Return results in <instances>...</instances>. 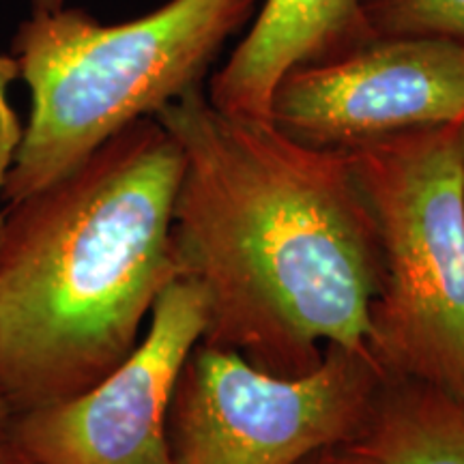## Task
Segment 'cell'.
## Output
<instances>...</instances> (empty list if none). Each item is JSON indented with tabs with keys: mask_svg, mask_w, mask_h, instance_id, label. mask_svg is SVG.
Returning a JSON list of instances; mask_svg holds the SVG:
<instances>
[{
	"mask_svg": "<svg viewBox=\"0 0 464 464\" xmlns=\"http://www.w3.org/2000/svg\"><path fill=\"white\" fill-rule=\"evenodd\" d=\"M11 150H14V149H11L9 144L0 142V183H3V174H5V170H7V166H9Z\"/></svg>",
	"mask_w": 464,
	"mask_h": 464,
	"instance_id": "9a60e30c",
	"label": "cell"
},
{
	"mask_svg": "<svg viewBox=\"0 0 464 464\" xmlns=\"http://www.w3.org/2000/svg\"><path fill=\"white\" fill-rule=\"evenodd\" d=\"M346 160L381 247L370 355L385 376L464 398L460 123L387 138Z\"/></svg>",
	"mask_w": 464,
	"mask_h": 464,
	"instance_id": "277c9868",
	"label": "cell"
},
{
	"mask_svg": "<svg viewBox=\"0 0 464 464\" xmlns=\"http://www.w3.org/2000/svg\"><path fill=\"white\" fill-rule=\"evenodd\" d=\"M385 372L370 351L324 348L312 372L284 379L239 353L198 342L170 409L174 464H299L334 450L368 420Z\"/></svg>",
	"mask_w": 464,
	"mask_h": 464,
	"instance_id": "5b68a950",
	"label": "cell"
},
{
	"mask_svg": "<svg viewBox=\"0 0 464 464\" xmlns=\"http://www.w3.org/2000/svg\"><path fill=\"white\" fill-rule=\"evenodd\" d=\"M460 158H462V174H464V119L460 121Z\"/></svg>",
	"mask_w": 464,
	"mask_h": 464,
	"instance_id": "2e32d148",
	"label": "cell"
},
{
	"mask_svg": "<svg viewBox=\"0 0 464 464\" xmlns=\"http://www.w3.org/2000/svg\"><path fill=\"white\" fill-rule=\"evenodd\" d=\"M153 116L183 150L172 256L205 299L202 342L284 379L327 346L368 351L381 247L346 153L226 114L200 84Z\"/></svg>",
	"mask_w": 464,
	"mask_h": 464,
	"instance_id": "6da1fadb",
	"label": "cell"
},
{
	"mask_svg": "<svg viewBox=\"0 0 464 464\" xmlns=\"http://www.w3.org/2000/svg\"><path fill=\"white\" fill-rule=\"evenodd\" d=\"M0 464H37V462H33L31 458L22 454L20 450H15L14 445L5 439V443L0 445Z\"/></svg>",
	"mask_w": 464,
	"mask_h": 464,
	"instance_id": "8fae6325",
	"label": "cell"
},
{
	"mask_svg": "<svg viewBox=\"0 0 464 464\" xmlns=\"http://www.w3.org/2000/svg\"><path fill=\"white\" fill-rule=\"evenodd\" d=\"M183 150L144 116L0 213V396L11 413L100 382L177 277Z\"/></svg>",
	"mask_w": 464,
	"mask_h": 464,
	"instance_id": "7a4b0ae2",
	"label": "cell"
},
{
	"mask_svg": "<svg viewBox=\"0 0 464 464\" xmlns=\"http://www.w3.org/2000/svg\"><path fill=\"white\" fill-rule=\"evenodd\" d=\"M256 0H168L121 24L80 9L33 14L11 52L31 116L0 183L7 205L54 183L127 125L177 100L216 61Z\"/></svg>",
	"mask_w": 464,
	"mask_h": 464,
	"instance_id": "3957f363",
	"label": "cell"
},
{
	"mask_svg": "<svg viewBox=\"0 0 464 464\" xmlns=\"http://www.w3.org/2000/svg\"><path fill=\"white\" fill-rule=\"evenodd\" d=\"M33 14H50L65 7V0H31Z\"/></svg>",
	"mask_w": 464,
	"mask_h": 464,
	"instance_id": "7c38bea8",
	"label": "cell"
},
{
	"mask_svg": "<svg viewBox=\"0 0 464 464\" xmlns=\"http://www.w3.org/2000/svg\"><path fill=\"white\" fill-rule=\"evenodd\" d=\"M299 464H335V462H334V458H332V451L324 450V451H318V454L307 456L305 460H301Z\"/></svg>",
	"mask_w": 464,
	"mask_h": 464,
	"instance_id": "5bb4252c",
	"label": "cell"
},
{
	"mask_svg": "<svg viewBox=\"0 0 464 464\" xmlns=\"http://www.w3.org/2000/svg\"><path fill=\"white\" fill-rule=\"evenodd\" d=\"M370 39L362 0H265L205 92L226 114L269 121L271 95L284 73Z\"/></svg>",
	"mask_w": 464,
	"mask_h": 464,
	"instance_id": "ba28073f",
	"label": "cell"
},
{
	"mask_svg": "<svg viewBox=\"0 0 464 464\" xmlns=\"http://www.w3.org/2000/svg\"><path fill=\"white\" fill-rule=\"evenodd\" d=\"M136 348L78 396L14 413L7 440L37 464H174L168 409L207 324L198 284L177 276L150 310Z\"/></svg>",
	"mask_w": 464,
	"mask_h": 464,
	"instance_id": "52a82bcc",
	"label": "cell"
},
{
	"mask_svg": "<svg viewBox=\"0 0 464 464\" xmlns=\"http://www.w3.org/2000/svg\"><path fill=\"white\" fill-rule=\"evenodd\" d=\"M374 39L417 37L464 44V0H362Z\"/></svg>",
	"mask_w": 464,
	"mask_h": 464,
	"instance_id": "30bf717a",
	"label": "cell"
},
{
	"mask_svg": "<svg viewBox=\"0 0 464 464\" xmlns=\"http://www.w3.org/2000/svg\"><path fill=\"white\" fill-rule=\"evenodd\" d=\"M464 119V44L382 37L293 67L269 121L304 147L351 150Z\"/></svg>",
	"mask_w": 464,
	"mask_h": 464,
	"instance_id": "8992f818",
	"label": "cell"
},
{
	"mask_svg": "<svg viewBox=\"0 0 464 464\" xmlns=\"http://www.w3.org/2000/svg\"><path fill=\"white\" fill-rule=\"evenodd\" d=\"M11 409L9 404L5 402V398L0 396V445L5 443V439H7V426H9V420H11Z\"/></svg>",
	"mask_w": 464,
	"mask_h": 464,
	"instance_id": "4fadbf2b",
	"label": "cell"
},
{
	"mask_svg": "<svg viewBox=\"0 0 464 464\" xmlns=\"http://www.w3.org/2000/svg\"><path fill=\"white\" fill-rule=\"evenodd\" d=\"M329 451L335 464H464V398L385 376L359 432Z\"/></svg>",
	"mask_w": 464,
	"mask_h": 464,
	"instance_id": "9c48e42d",
	"label": "cell"
}]
</instances>
